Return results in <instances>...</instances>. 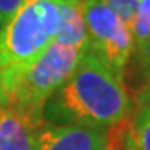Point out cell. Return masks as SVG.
Returning a JSON list of instances; mask_svg holds the SVG:
<instances>
[{
    "mask_svg": "<svg viewBox=\"0 0 150 150\" xmlns=\"http://www.w3.org/2000/svg\"><path fill=\"white\" fill-rule=\"evenodd\" d=\"M130 60L134 62L135 72H139L142 80L147 75H150V35L142 43L135 45Z\"/></svg>",
    "mask_w": 150,
    "mask_h": 150,
    "instance_id": "10",
    "label": "cell"
},
{
    "mask_svg": "<svg viewBox=\"0 0 150 150\" xmlns=\"http://www.w3.org/2000/svg\"><path fill=\"white\" fill-rule=\"evenodd\" d=\"M83 52L54 40L30 65L5 75L7 102L43 112L50 97L74 74Z\"/></svg>",
    "mask_w": 150,
    "mask_h": 150,
    "instance_id": "3",
    "label": "cell"
},
{
    "mask_svg": "<svg viewBox=\"0 0 150 150\" xmlns=\"http://www.w3.org/2000/svg\"><path fill=\"white\" fill-rule=\"evenodd\" d=\"M7 102V90H5V75L0 70V107Z\"/></svg>",
    "mask_w": 150,
    "mask_h": 150,
    "instance_id": "12",
    "label": "cell"
},
{
    "mask_svg": "<svg viewBox=\"0 0 150 150\" xmlns=\"http://www.w3.org/2000/svg\"><path fill=\"white\" fill-rule=\"evenodd\" d=\"M140 88H144V90H147V92H150V75H147L144 79V83H142V87Z\"/></svg>",
    "mask_w": 150,
    "mask_h": 150,
    "instance_id": "13",
    "label": "cell"
},
{
    "mask_svg": "<svg viewBox=\"0 0 150 150\" xmlns=\"http://www.w3.org/2000/svg\"><path fill=\"white\" fill-rule=\"evenodd\" d=\"M23 0H0V27L5 23V20L17 10Z\"/></svg>",
    "mask_w": 150,
    "mask_h": 150,
    "instance_id": "11",
    "label": "cell"
},
{
    "mask_svg": "<svg viewBox=\"0 0 150 150\" xmlns=\"http://www.w3.org/2000/svg\"><path fill=\"white\" fill-rule=\"evenodd\" d=\"M129 30L132 33L134 47L142 43L150 35V0H140L137 12L129 25Z\"/></svg>",
    "mask_w": 150,
    "mask_h": 150,
    "instance_id": "9",
    "label": "cell"
},
{
    "mask_svg": "<svg viewBox=\"0 0 150 150\" xmlns=\"http://www.w3.org/2000/svg\"><path fill=\"white\" fill-rule=\"evenodd\" d=\"M129 150H150V92L139 88L134 97V110L123 122Z\"/></svg>",
    "mask_w": 150,
    "mask_h": 150,
    "instance_id": "7",
    "label": "cell"
},
{
    "mask_svg": "<svg viewBox=\"0 0 150 150\" xmlns=\"http://www.w3.org/2000/svg\"><path fill=\"white\" fill-rule=\"evenodd\" d=\"M43 112L5 102L0 107V150H38Z\"/></svg>",
    "mask_w": 150,
    "mask_h": 150,
    "instance_id": "5",
    "label": "cell"
},
{
    "mask_svg": "<svg viewBox=\"0 0 150 150\" xmlns=\"http://www.w3.org/2000/svg\"><path fill=\"white\" fill-rule=\"evenodd\" d=\"M108 130L82 123H47L38 137V150H107Z\"/></svg>",
    "mask_w": 150,
    "mask_h": 150,
    "instance_id": "6",
    "label": "cell"
},
{
    "mask_svg": "<svg viewBox=\"0 0 150 150\" xmlns=\"http://www.w3.org/2000/svg\"><path fill=\"white\" fill-rule=\"evenodd\" d=\"M67 2L23 0L0 27V70L12 75L25 69L47 50L59 32Z\"/></svg>",
    "mask_w": 150,
    "mask_h": 150,
    "instance_id": "2",
    "label": "cell"
},
{
    "mask_svg": "<svg viewBox=\"0 0 150 150\" xmlns=\"http://www.w3.org/2000/svg\"><path fill=\"white\" fill-rule=\"evenodd\" d=\"M80 2H67L65 4L55 42L79 48V50H87V30L80 13Z\"/></svg>",
    "mask_w": 150,
    "mask_h": 150,
    "instance_id": "8",
    "label": "cell"
},
{
    "mask_svg": "<svg viewBox=\"0 0 150 150\" xmlns=\"http://www.w3.org/2000/svg\"><path fill=\"white\" fill-rule=\"evenodd\" d=\"M80 13L87 30V50L123 77L134 52V40L127 23L105 0H83Z\"/></svg>",
    "mask_w": 150,
    "mask_h": 150,
    "instance_id": "4",
    "label": "cell"
},
{
    "mask_svg": "<svg viewBox=\"0 0 150 150\" xmlns=\"http://www.w3.org/2000/svg\"><path fill=\"white\" fill-rule=\"evenodd\" d=\"M132 110L134 98L123 77L85 50L70 79L45 103L43 118L47 123H82L110 130L125 122Z\"/></svg>",
    "mask_w": 150,
    "mask_h": 150,
    "instance_id": "1",
    "label": "cell"
}]
</instances>
